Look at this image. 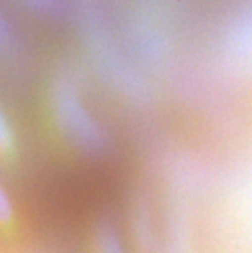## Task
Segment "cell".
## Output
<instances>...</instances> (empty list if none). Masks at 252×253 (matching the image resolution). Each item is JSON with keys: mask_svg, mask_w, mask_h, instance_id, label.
Here are the masks:
<instances>
[{"mask_svg": "<svg viewBox=\"0 0 252 253\" xmlns=\"http://www.w3.org/2000/svg\"><path fill=\"white\" fill-rule=\"evenodd\" d=\"M13 36L12 31H10V26L7 23V20L3 18V15L0 13V52L7 51L10 46H12Z\"/></svg>", "mask_w": 252, "mask_h": 253, "instance_id": "5", "label": "cell"}, {"mask_svg": "<svg viewBox=\"0 0 252 253\" xmlns=\"http://www.w3.org/2000/svg\"><path fill=\"white\" fill-rule=\"evenodd\" d=\"M15 149V134L10 123L5 116L3 110L0 108V154L10 155Z\"/></svg>", "mask_w": 252, "mask_h": 253, "instance_id": "3", "label": "cell"}, {"mask_svg": "<svg viewBox=\"0 0 252 253\" xmlns=\"http://www.w3.org/2000/svg\"><path fill=\"white\" fill-rule=\"evenodd\" d=\"M95 249L97 253H126L120 235L110 222L99 224L95 230Z\"/></svg>", "mask_w": 252, "mask_h": 253, "instance_id": "2", "label": "cell"}, {"mask_svg": "<svg viewBox=\"0 0 252 253\" xmlns=\"http://www.w3.org/2000/svg\"><path fill=\"white\" fill-rule=\"evenodd\" d=\"M52 113L62 134L87 155H101L108 149V137L97 120L85 110L71 85L59 84L52 93Z\"/></svg>", "mask_w": 252, "mask_h": 253, "instance_id": "1", "label": "cell"}, {"mask_svg": "<svg viewBox=\"0 0 252 253\" xmlns=\"http://www.w3.org/2000/svg\"><path fill=\"white\" fill-rule=\"evenodd\" d=\"M21 2L36 12H51L56 7V0H21Z\"/></svg>", "mask_w": 252, "mask_h": 253, "instance_id": "6", "label": "cell"}, {"mask_svg": "<svg viewBox=\"0 0 252 253\" xmlns=\"http://www.w3.org/2000/svg\"><path fill=\"white\" fill-rule=\"evenodd\" d=\"M13 217V208L12 203L7 196V193L3 191V188L0 186V225H7L12 222Z\"/></svg>", "mask_w": 252, "mask_h": 253, "instance_id": "4", "label": "cell"}]
</instances>
